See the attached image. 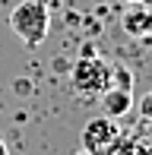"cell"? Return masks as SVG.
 Returning <instances> with one entry per match:
<instances>
[{
	"label": "cell",
	"instance_id": "1",
	"mask_svg": "<svg viewBox=\"0 0 152 155\" xmlns=\"http://www.w3.org/2000/svg\"><path fill=\"white\" fill-rule=\"evenodd\" d=\"M10 29L29 51H35L51 32V10L48 0H22L10 13Z\"/></svg>",
	"mask_w": 152,
	"mask_h": 155
},
{
	"label": "cell",
	"instance_id": "2",
	"mask_svg": "<svg viewBox=\"0 0 152 155\" xmlns=\"http://www.w3.org/2000/svg\"><path fill=\"white\" fill-rule=\"evenodd\" d=\"M70 89L79 98H95L98 101L111 89V63L105 57H98L95 51L79 54V60L70 70Z\"/></svg>",
	"mask_w": 152,
	"mask_h": 155
},
{
	"label": "cell",
	"instance_id": "3",
	"mask_svg": "<svg viewBox=\"0 0 152 155\" xmlns=\"http://www.w3.org/2000/svg\"><path fill=\"white\" fill-rule=\"evenodd\" d=\"M117 143H121V127L105 114L89 117L79 130V149L89 155H114Z\"/></svg>",
	"mask_w": 152,
	"mask_h": 155
},
{
	"label": "cell",
	"instance_id": "4",
	"mask_svg": "<svg viewBox=\"0 0 152 155\" xmlns=\"http://www.w3.org/2000/svg\"><path fill=\"white\" fill-rule=\"evenodd\" d=\"M121 29L133 38H149L152 35V6H130L121 19Z\"/></svg>",
	"mask_w": 152,
	"mask_h": 155
},
{
	"label": "cell",
	"instance_id": "5",
	"mask_svg": "<svg viewBox=\"0 0 152 155\" xmlns=\"http://www.w3.org/2000/svg\"><path fill=\"white\" fill-rule=\"evenodd\" d=\"M101 101V111H105V117H111V120H121L124 114H127L130 108H133V92L130 89H117L111 86L105 95L98 98Z\"/></svg>",
	"mask_w": 152,
	"mask_h": 155
},
{
	"label": "cell",
	"instance_id": "6",
	"mask_svg": "<svg viewBox=\"0 0 152 155\" xmlns=\"http://www.w3.org/2000/svg\"><path fill=\"white\" fill-rule=\"evenodd\" d=\"M140 117L143 120H152V92L140 98Z\"/></svg>",
	"mask_w": 152,
	"mask_h": 155
},
{
	"label": "cell",
	"instance_id": "7",
	"mask_svg": "<svg viewBox=\"0 0 152 155\" xmlns=\"http://www.w3.org/2000/svg\"><path fill=\"white\" fill-rule=\"evenodd\" d=\"M143 136H146L149 146H152V120H143Z\"/></svg>",
	"mask_w": 152,
	"mask_h": 155
},
{
	"label": "cell",
	"instance_id": "8",
	"mask_svg": "<svg viewBox=\"0 0 152 155\" xmlns=\"http://www.w3.org/2000/svg\"><path fill=\"white\" fill-rule=\"evenodd\" d=\"M0 155H10V146H6V139L0 136Z\"/></svg>",
	"mask_w": 152,
	"mask_h": 155
},
{
	"label": "cell",
	"instance_id": "9",
	"mask_svg": "<svg viewBox=\"0 0 152 155\" xmlns=\"http://www.w3.org/2000/svg\"><path fill=\"white\" fill-rule=\"evenodd\" d=\"M127 3H133V6H152V0H127Z\"/></svg>",
	"mask_w": 152,
	"mask_h": 155
},
{
	"label": "cell",
	"instance_id": "10",
	"mask_svg": "<svg viewBox=\"0 0 152 155\" xmlns=\"http://www.w3.org/2000/svg\"><path fill=\"white\" fill-rule=\"evenodd\" d=\"M73 155H89V152H82V149H79V152H73Z\"/></svg>",
	"mask_w": 152,
	"mask_h": 155
}]
</instances>
